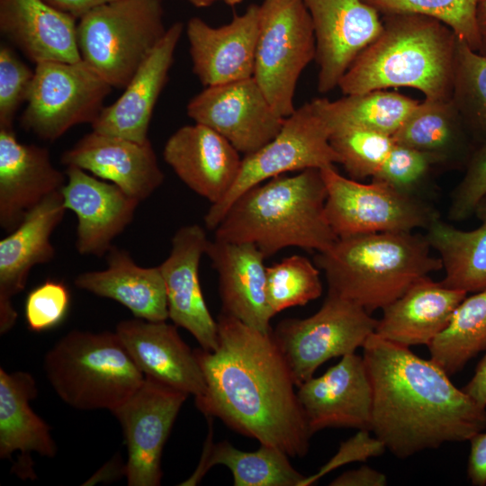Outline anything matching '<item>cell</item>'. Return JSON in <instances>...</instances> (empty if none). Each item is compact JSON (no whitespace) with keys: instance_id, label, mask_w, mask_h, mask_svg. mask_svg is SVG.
<instances>
[{"instance_id":"obj_38","label":"cell","mask_w":486,"mask_h":486,"mask_svg":"<svg viewBox=\"0 0 486 486\" xmlns=\"http://www.w3.org/2000/svg\"><path fill=\"white\" fill-rule=\"evenodd\" d=\"M382 15L411 14L440 21L476 51L480 50L477 22L479 0H364Z\"/></svg>"},{"instance_id":"obj_13","label":"cell","mask_w":486,"mask_h":486,"mask_svg":"<svg viewBox=\"0 0 486 486\" xmlns=\"http://www.w3.org/2000/svg\"><path fill=\"white\" fill-rule=\"evenodd\" d=\"M187 396L145 377L140 387L112 411L123 430L129 486L161 484L163 448Z\"/></svg>"},{"instance_id":"obj_7","label":"cell","mask_w":486,"mask_h":486,"mask_svg":"<svg viewBox=\"0 0 486 486\" xmlns=\"http://www.w3.org/2000/svg\"><path fill=\"white\" fill-rule=\"evenodd\" d=\"M161 0H118L78 18L81 58L112 87L125 88L166 32Z\"/></svg>"},{"instance_id":"obj_16","label":"cell","mask_w":486,"mask_h":486,"mask_svg":"<svg viewBox=\"0 0 486 486\" xmlns=\"http://www.w3.org/2000/svg\"><path fill=\"white\" fill-rule=\"evenodd\" d=\"M297 396L311 435L327 428L371 431L373 389L363 356H342L321 376L299 385Z\"/></svg>"},{"instance_id":"obj_45","label":"cell","mask_w":486,"mask_h":486,"mask_svg":"<svg viewBox=\"0 0 486 486\" xmlns=\"http://www.w3.org/2000/svg\"><path fill=\"white\" fill-rule=\"evenodd\" d=\"M471 450L467 464V477L474 486L486 485V433L475 434L470 440Z\"/></svg>"},{"instance_id":"obj_33","label":"cell","mask_w":486,"mask_h":486,"mask_svg":"<svg viewBox=\"0 0 486 486\" xmlns=\"http://www.w3.org/2000/svg\"><path fill=\"white\" fill-rule=\"evenodd\" d=\"M288 457L282 450L266 445L245 452L228 441L212 445L207 440L197 470L181 485H194L212 466L223 464L230 470L235 486H301L306 476L292 467Z\"/></svg>"},{"instance_id":"obj_35","label":"cell","mask_w":486,"mask_h":486,"mask_svg":"<svg viewBox=\"0 0 486 486\" xmlns=\"http://www.w3.org/2000/svg\"><path fill=\"white\" fill-rule=\"evenodd\" d=\"M428 346L430 359L449 376L486 350V289L466 296Z\"/></svg>"},{"instance_id":"obj_43","label":"cell","mask_w":486,"mask_h":486,"mask_svg":"<svg viewBox=\"0 0 486 486\" xmlns=\"http://www.w3.org/2000/svg\"><path fill=\"white\" fill-rule=\"evenodd\" d=\"M486 195V140L475 149L467 161L465 174L454 189L449 217L463 220L474 212L479 201Z\"/></svg>"},{"instance_id":"obj_44","label":"cell","mask_w":486,"mask_h":486,"mask_svg":"<svg viewBox=\"0 0 486 486\" xmlns=\"http://www.w3.org/2000/svg\"><path fill=\"white\" fill-rule=\"evenodd\" d=\"M386 446L375 436L370 435V430L359 431L348 440L343 442L337 454L326 463L315 474L306 476L301 486H308L318 481L326 473L350 463L364 462L371 457L382 455Z\"/></svg>"},{"instance_id":"obj_18","label":"cell","mask_w":486,"mask_h":486,"mask_svg":"<svg viewBox=\"0 0 486 486\" xmlns=\"http://www.w3.org/2000/svg\"><path fill=\"white\" fill-rule=\"evenodd\" d=\"M210 239L197 224L181 227L172 238L169 256L159 266L166 292L168 319L190 332L201 348L218 347V324L202 292L199 267Z\"/></svg>"},{"instance_id":"obj_36","label":"cell","mask_w":486,"mask_h":486,"mask_svg":"<svg viewBox=\"0 0 486 486\" xmlns=\"http://www.w3.org/2000/svg\"><path fill=\"white\" fill-rule=\"evenodd\" d=\"M451 100L470 134L486 140V56L457 39Z\"/></svg>"},{"instance_id":"obj_8","label":"cell","mask_w":486,"mask_h":486,"mask_svg":"<svg viewBox=\"0 0 486 486\" xmlns=\"http://www.w3.org/2000/svg\"><path fill=\"white\" fill-rule=\"evenodd\" d=\"M315 56L313 25L303 0H264L253 76L279 115L295 111L298 79Z\"/></svg>"},{"instance_id":"obj_39","label":"cell","mask_w":486,"mask_h":486,"mask_svg":"<svg viewBox=\"0 0 486 486\" xmlns=\"http://www.w3.org/2000/svg\"><path fill=\"white\" fill-rule=\"evenodd\" d=\"M329 142L339 164L356 180L373 178L395 144L391 135L356 126L332 129Z\"/></svg>"},{"instance_id":"obj_3","label":"cell","mask_w":486,"mask_h":486,"mask_svg":"<svg viewBox=\"0 0 486 486\" xmlns=\"http://www.w3.org/2000/svg\"><path fill=\"white\" fill-rule=\"evenodd\" d=\"M377 39L355 59L339 81L344 94L410 87L425 99L451 100L458 37L431 17L382 16Z\"/></svg>"},{"instance_id":"obj_32","label":"cell","mask_w":486,"mask_h":486,"mask_svg":"<svg viewBox=\"0 0 486 486\" xmlns=\"http://www.w3.org/2000/svg\"><path fill=\"white\" fill-rule=\"evenodd\" d=\"M470 132L452 100L419 102L392 135L395 143L432 157L437 164L462 160Z\"/></svg>"},{"instance_id":"obj_14","label":"cell","mask_w":486,"mask_h":486,"mask_svg":"<svg viewBox=\"0 0 486 486\" xmlns=\"http://www.w3.org/2000/svg\"><path fill=\"white\" fill-rule=\"evenodd\" d=\"M187 114L220 133L244 156L270 141L284 121L254 76L206 86L190 100Z\"/></svg>"},{"instance_id":"obj_24","label":"cell","mask_w":486,"mask_h":486,"mask_svg":"<svg viewBox=\"0 0 486 486\" xmlns=\"http://www.w3.org/2000/svg\"><path fill=\"white\" fill-rule=\"evenodd\" d=\"M115 332L145 377L195 398L203 395L202 370L176 325L135 318L119 322Z\"/></svg>"},{"instance_id":"obj_46","label":"cell","mask_w":486,"mask_h":486,"mask_svg":"<svg viewBox=\"0 0 486 486\" xmlns=\"http://www.w3.org/2000/svg\"><path fill=\"white\" fill-rule=\"evenodd\" d=\"M387 482V477L384 473L363 465L360 468L349 470L341 473L334 479L329 485L331 486H384Z\"/></svg>"},{"instance_id":"obj_5","label":"cell","mask_w":486,"mask_h":486,"mask_svg":"<svg viewBox=\"0 0 486 486\" xmlns=\"http://www.w3.org/2000/svg\"><path fill=\"white\" fill-rule=\"evenodd\" d=\"M425 236L388 231L338 238L319 252L328 292L372 313L401 296L416 281L443 268Z\"/></svg>"},{"instance_id":"obj_48","label":"cell","mask_w":486,"mask_h":486,"mask_svg":"<svg viewBox=\"0 0 486 486\" xmlns=\"http://www.w3.org/2000/svg\"><path fill=\"white\" fill-rule=\"evenodd\" d=\"M53 6L67 12L76 19L87 11L118 0H46Z\"/></svg>"},{"instance_id":"obj_25","label":"cell","mask_w":486,"mask_h":486,"mask_svg":"<svg viewBox=\"0 0 486 486\" xmlns=\"http://www.w3.org/2000/svg\"><path fill=\"white\" fill-rule=\"evenodd\" d=\"M205 255L219 276L222 312L262 333L274 316L266 296L265 255L252 243L210 240Z\"/></svg>"},{"instance_id":"obj_27","label":"cell","mask_w":486,"mask_h":486,"mask_svg":"<svg viewBox=\"0 0 486 486\" xmlns=\"http://www.w3.org/2000/svg\"><path fill=\"white\" fill-rule=\"evenodd\" d=\"M76 18L46 0H0V30L35 64L77 62Z\"/></svg>"},{"instance_id":"obj_41","label":"cell","mask_w":486,"mask_h":486,"mask_svg":"<svg viewBox=\"0 0 486 486\" xmlns=\"http://www.w3.org/2000/svg\"><path fill=\"white\" fill-rule=\"evenodd\" d=\"M436 164L429 155L395 143L373 180L412 194Z\"/></svg>"},{"instance_id":"obj_42","label":"cell","mask_w":486,"mask_h":486,"mask_svg":"<svg viewBox=\"0 0 486 486\" xmlns=\"http://www.w3.org/2000/svg\"><path fill=\"white\" fill-rule=\"evenodd\" d=\"M70 304V293L59 281L47 280L32 290L25 300L24 316L34 332L51 329L65 319Z\"/></svg>"},{"instance_id":"obj_6","label":"cell","mask_w":486,"mask_h":486,"mask_svg":"<svg viewBox=\"0 0 486 486\" xmlns=\"http://www.w3.org/2000/svg\"><path fill=\"white\" fill-rule=\"evenodd\" d=\"M43 367L58 396L79 410L112 412L145 378L115 331L72 330L46 353Z\"/></svg>"},{"instance_id":"obj_23","label":"cell","mask_w":486,"mask_h":486,"mask_svg":"<svg viewBox=\"0 0 486 486\" xmlns=\"http://www.w3.org/2000/svg\"><path fill=\"white\" fill-rule=\"evenodd\" d=\"M223 136L195 122L179 128L166 140L163 157L180 180L212 204L233 185L242 158Z\"/></svg>"},{"instance_id":"obj_19","label":"cell","mask_w":486,"mask_h":486,"mask_svg":"<svg viewBox=\"0 0 486 486\" xmlns=\"http://www.w3.org/2000/svg\"><path fill=\"white\" fill-rule=\"evenodd\" d=\"M66 211L61 191L54 193L30 211L19 226L0 240L1 335L16 323L13 299L23 291L32 268L55 257L50 237Z\"/></svg>"},{"instance_id":"obj_11","label":"cell","mask_w":486,"mask_h":486,"mask_svg":"<svg viewBox=\"0 0 486 486\" xmlns=\"http://www.w3.org/2000/svg\"><path fill=\"white\" fill-rule=\"evenodd\" d=\"M377 322L361 306L328 292L316 313L306 319L284 320L272 335L298 387L328 360L362 347Z\"/></svg>"},{"instance_id":"obj_51","label":"cell","mask_w":486,"mask_h":486,"mask_svg":"<svg viewBox=\"0 0 486 486\" xmlns=\"http://www.w3.org/2000/svg\"><path fill=\"white\" fill-rule=\"evenodd\" d=\"M186 1H188L189 3H191L196 7H206L218 1H221L228 5L234 6L239 4L243 0H186Z\"/></svg>"},{"instance_id":"obj_2","label":"cell","mask_w":486,"mask_h":486,"mask_svg":"<svg viewBox=\"0 0 486 486\" xmlns=\"http://www.w3.org/2000/svg\"><path fill=\"white\" fill-rule=\"evenodd\" d=\"M362 347L373 389L371 431L396 457L467 441L486 428V408L432 359L375 333Z\"/></svg>"},{"instance_id":"obj_31","label":"cell","mask_w":486,"mask_h":486,"mask_svg":"<svg viewBox=\"0 0 486 486\" xmlns=\"http://www.w3.org/2000/svg\"><path fill=\"white\" fill-rule=\"evenodd\" d=\"M473 213L481 220L475 230H458L436 216L425 235L431 248L439 254L446 271L441 283L467 293L486 289V195Z\"/></svg>"},{"instance_id":"obj_26","label":"cell","mask_w":486,"mask_h":486,"mask_svg":"<svg viewBox=\"0 0 486 486\" xmlns=\"http://www.w3.org/2000/svg\"><path fill=\"white\" fill-rule=\"evenodd\" d=\"M183 32L176 22L138 68L122 94L104 106L91 124L93 130L146 142L152 113L168 76Z\"/></svg>"},{"instance_id":"obj_1","label":"cell","mask_w":486,"mask_h":486,"mask_svg":"<svg viewBox=\"0 0 486 486\" xmlns=\"http://www.w3.org/2000/svg\"><path fill=\"white\" fill-rule=\"evenodd\" d=\"M218 347L195 349L206 390L195 398L207 418L291 457L307 454L312 436L289 365L272 332L266 334L221 311Z\"/></svg>"},{"instance_id":"obj_10","label":"cell","mask_w":486,"mask_h":486,"mask_svg":"<svg viewBox=\"0 0 486 486\" xmlns=\"http://www.w3.org/2000/svg\"><path fill=\"white\" fill-rule=\"evenodd\" d=\"M112 88L83 59L37 63L21 124L39 138L54 141L76 125L92 124Z\"/></svg>"},{"instance_id":"obj_40","label":"cell","mask_w":486,"mask_h":486,"mask_svg":"<svg viewBox=\"0 0 486 486\" xmlns=\"http://www.w3.org/2000/svg\"><path fill=\"white\" fill-rule=\"evenodd\" d=\"M34 76L32 70L6 45L0 47V127H13L21 104L27 101Z\"/></svg>"},{"instance_id":"obj_15","label":"cell","mask_w":486,"mask_h":486,"mask_svg":"<svg viewBox=\"0 0 486 486\" xmlns=\"http://www.w3.org/2000/svg\"><path fill=\"white\" fill-rule=\"evenodd\" d=\"M311 18L318 91L325 94L339 81L382 31V14L364 0H303Z\"/></svg>"},{"instance_id":"obj_21","label":"cell","mask_w":486,"mask_h":486,"mask_svg":"<svg viewBox=\"0 0 486 486\" xmlns=\"http://www.w3.org/2000/svg\"><path fill=\"white\" fill-rule=\"evenodd\" d=\"M60 160L116 184L140 202L149 197L165 178L149 140L141 143L94 130L66 150Z\"/></svg>"},{"instance_id":"obj_47","label":"cell","mask_w":486,"mask_h":486,"mask_svg":"<svg viewBox=\"0 0 486 486\" xmlns=\"http://www.w3.org/2000/svg\"><path fill=\"white\" fill-rule=\"evenodd\" d=\"M462 390L479 405L486 408V355L478 364L472 378Z\"/></svg>"},{"instance_id":"obj_37","label":"cell","mask_w":486,"mask_h":486,"mask_svg":"<svg viewBox=\"0 0 486 486\" xmlns=\"http://www.w3.org/2000/svg\"><path fill=\"white\" fill-rule=\"evenodd\" d=\"M321 293L319 267L305 256L292 255L266 266V296L274 315L305 305Z\"/></svg>"},{"instance_id":"obj_50","label":"cell","mask_w":486,"mask_h":486,"mask_svg":"<svg viewBox=\"0 0 486 486\" xmlns=\"http://www.w3.org/2000/svg\"><path fill=\"white\" fill-rule=\"evenodd\" d=\"M477 22L480 35V50L478 52L486 56V0L478 1Z\"/></svg>"},{"instance_id":"obj_4","label":"cell","mask_w":486,"mask_h":486,"mask_svg":"<svg viewBox=\"0 0 486 486\" xmlns=\"http://www.w3.org/2000/svg\"><path fill=\"white\" fill-rule=\"evenodd\" d=\"M326 199L320 169L273 177L235 200L214 238L252 243L266 258L288 247L324 252L338 238L327 219Z\"/></svg>"},{"instance_id":"obj_28","label":"cell","mask_w":486,"mask_h":486,"mask_svg":"<svg viewBox=\"0 0 486 486\" xmlns=\"http://www.w3.org/2000/svg\"><path fill=\"white\" fill-rule=\"evenodd\" d=\"M36 396L31 374L0 368V457L10 459L19 452L12 472L23 480L36 478L32 453L50 458L57 454L50 427L30 406Z\"/></svg>"},{"instance_id":"obj_20","label":"cell","mask_w":486,"mask_h":486,"mask_svg":"<svg viewBox=\"0 0 486 486\" xmlns=\"http://www.w3.org/2000/svg\"><path fill=\"white\" fill-rule=\"evenodd\" d=\"M259 22L260 4H255L220 27H212L199 17L188 21L193 71L203 86L253 76Z\"/></svg>"},{"instance_id":"obj_12","label":"cell","mask_w":486,"mask_h":486,"mask_svg":"<svg viewBox=\"0 0 486 486\" xmlns=\"http://www.w3.org/2000/svg\"><path fill=\"white\" fill-rule=\"evenodd\" d=\"M320 172L327 189V219L338 238L427 229L437 216L413 194L386 183L346 178L334 166Z\"/></svg>"},{"instance_id":"obj_9","label":"cell","mask_w":486,"mask_h":486,"mask_svg":"<svg viewBox=\"0 0 486 486\" xmlns=\"http://www.w3.org/2000/svg\"><path fill=\"white\" fill-rule=\"evenodd\" d=\"M330 130L310 102L284 118L279 132L256 151L244 156L239 173L221 201L212 204L205 227L215 230L235 200L248 189L288 172L321 169L340 162L329 142Z\"/></svg>"},{"instance_id":"obj_29","label":"cell","mask_w":486,"mask_h":486,"mask_svg":"<svg viewBox=\"0 0 486 486\" xmlns=\"http://www.w3.org/2000/svg\"><path fill=\"white\" fill-rule=\"evenodd\" d=\"M467 296L462 290L432 281L428 275L416 281L401 296L387 305L374 333L410 347L428 346L446 327L452 314Z\"/></svg>"},{"instance_id":"obj_49","label":"cell","mask_w":486,"mask_h":486,"mask_svg":"<svg viewBox=\"0 0 486 486\" xmlns=\"http://www.w3.org/2000/svg\"><path fill=\"white\" fill-rule=\"evenodd\" d=\"M125 472L126 464H122V460L116 456L99 469V471L87 480L84 485H93L98 482H111L121 475H125Z\"/></svg>"},{"instance_id":"obj_22","label":"cell","mask_w":486,"mask_h":486,"mask_svg":"<svg viewBox=\"0 0 486 486\" xmlns=\"http://www.w3.org/2000/svg\"><path fill=\"white\" fill-rule=\"evenodd\" d=\"M66 173L56 168L49 150L23 144L13 127H0V226L16 229L27 213L50 194L60 192Z\"/></svg>"},{"instance_id":"obj_34","label":"cell","mask_w":486,"mask_h":486,"mask_svg":"<svg viewBox=\"0 0 486 486\" xmlns=\"http://www.w3.org/2000/svg\"><path fill=\"white\" fill-rule=\"evenodd\" d=\"M330 101L315 98L310 104L329 130L356 126L392 136L419 101L387 89L373 90Z\"/></svg>"},{"instance_id":"obj_30","label":"cell","mask_w":486,"mask_h":486,"mask_svg":"<svg viewBox=\"0 0 486 486\" xmlns=\"http://www.w3.org/2000/svg\"><path fill=\"white\" fill-rule=\"evenodd\" d=\"M106 261L104 270L78 274L75 285L122 304L135 318L150 321L168 319L166 286L159 266H140L128 251L113 246L106 254Z\"/></svg>"},{"instance_id":"obj_17","label":"cell","mask_w":486,"mask_h":486,"mask_svg":"<svg viewBox=\"0 0 486 486\" xmlns=\"http://www.w3.org/2000/svg\"><path fill=\"white\" fill-rule=\"evenodd\" d=\"M61 190L64 205L77 219L76 248L81 255L106 256L134 218L140 202L116 184L68 166Z\"/></svg>"}]
</instances>
